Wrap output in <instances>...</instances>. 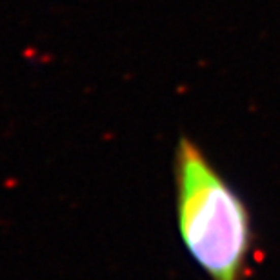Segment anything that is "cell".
Returning <instances> with one entry per match:
<instances>
[{
  "label": "cell",
  "instance_id": "6da1fadb",
  "mask_svg": "<svg viewBox=\"0 0 280 280\" xmlns=\"http://www.w3.org/2000/svg\"><path fill=\"white\" fill-rule=\"evenodd\" d=\"M180 240L209 280H244L253 250L251 215L240 195L188 137L175 149Z\"/></svg>",
  "mask_w": 280,
  "mask_h": 280
}]
</instances>
